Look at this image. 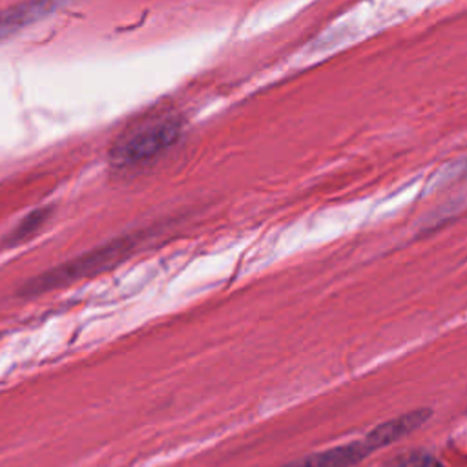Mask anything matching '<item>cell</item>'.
Masks as SVG:
<instances>
[{
  "instance_id": "1",
  "label": "cell",
  "mask_w": 467,
  "mask_h": 467,
  "mask_svg": "<svg viewBox=\"0 0 467 467\" xmlns=\"http://www.w3.org/2000/svg\"><path fill=\"white\" fill-rule=\"evenodd\" d=\"M133 246H135V239L131 235L119 237L109 243L99 244L86 254H80L66 263H60V265L27 279L22 285L20 294L26 297H33L38 294L51 292L55 288L67 286L80 279L91 277L95 274L106 272V270L113 268L115 265H119L120 261H124L131 254Z\"/></svg>"
},
{
  "instance_id": "2",
  "label": "cell",
  "mask_w": 467,
  "mask_h": 467,
  "mask_svg": "<svg viewBox=\"0 0 467 467\" xmlns=\"http://www.w3.org/2000/svg\"><path fill=\"white\" fill-rule=\"evenodd\" d=\"M179 135L181 124L173 119L146 124L117 140L109 150V161L115 166H137L148 162L171 148Z\"/></svg>"
},
{
  "instance_id": "3",
  "label": "cell",
  "mask_w": 467,
  "mask_h": 467,
  "mask_svg": "<svg viewBox=\"0 0 467 467\" xmlns=\"http://www.w3.org/2000/svg\"><path fill=\"white\" fill-rule=\"evenodd\" d=\"M71 0H24L0 11V40H5L27 26L49 16Z\"/></svg>"
},
{
  "instance_id": "4",
  "label": "cell",
  "mask_w": 467,
  "mask_h": 467,
  "mask_svg": "<svg viewBox=\"0 0 467 467\" xmlns=\"http://www.w3.org/2000/svg\"><path fill=\"white\" fill-rule=\"evenodd\" d=\"M374 449H378V443L368 434L365 441L336 447V449H330L325 452H317L314 456L303 458L299 462H294V463H288L283 467H348V465L363 460Z\"/></svg>"
},
{
  "instance_id": "5",
  "label": "cell",
  "mask_w": 467,
  "mask_h": 467,
  "mask_svg": "<svg viewBox=\"0 0 467 467\" xmlns=\"http://www.w3.org/2000/svg\"><path fill=\"white\" fill-rule=\"evenodd\" d=\"M53 215V206H40L31 210L29 213H26L2 239V244L5 248L9 246H16L20 243H26L27 239H31L33 235H36L51 219Z\"/></svg>"
},
{
  "instance_id": "6",
  "label": "cell",
  "mask_w": 467,
  "mask_h": 467,
  "mask_svg": "<svg viewBox=\"0 0 467 467\" xmlns=\"http://www.w3.org/2000/svg\"><path fill=\"white\" fill-rule=\"evenodd\" d=\"M431 458L423 452H407L394 458L387 467H427Z\"/></svg>"
}]
</instances>
